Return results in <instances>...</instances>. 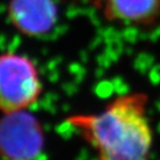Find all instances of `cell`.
Here are the masks:
<instances>
[{
    "label": "cell",
    "instance_id": "6da1fadb",
    "mask_svg": "<svg viewBox=\"0 0 160 160\" xmlns=\"http://www.w3.org/2000/svg\"><path fill=\"white\" fill-rule=\"evenodd\" d=\"M147 104L142 92L122 95L100 112L74 114L67 122L92 147L98 160H148L153 132Z\"/></svg>",
    "mask_w": 160,
    "mask_h": 160
},
{
    "label": "cell",
    "instance_id": "7a4b0ae2",
    "mask_svg": "<svg viewBox=\"0 0 160 160\" xmlns=\"http://www.w3.org/2000/svg\"><path fill=\"white\" fill-rule=\"evenodd\" d=\"M42 81L29 57L6 52L0 57V106L3 113L27 109L40 99Z\"/></svg>",
    "mask_w": 160,
    "mask_h": 160
},
{
    "label": "cell",
    "instance_id": "3957f363",
    "mask_svg": "<svg viewBox=\"0 0 160 160\" xmlns=\"http://www.w3.org/2000/svg\"><path fill=\"white\" fill-rule=\"evenodd\" d=\"M45 145L41 123L27 109L4 113L0 125V151L4 160H34Z\"/></svg>",
    "mask_w": 160,
    "mask_h": 160
},
{
    "label": "cell",
    "instance_id": "277c9868",
    "mask_svg": "<svg viewBox=\"0 0 160 160\" xmlns=\"http://www.w3.org/2000/svg\"><path fill=\"white\" fill-rule=\"evenodd\" d=\"M8 16L21 33L40 37L50 32L57 20L54 0H11Z\"/></svg>",
    "mask_w": 160,
    "mask_h": 160
},
{
    "label": "cell",
    "instance_id": "5b68a950",
    "mask_svg": "<svg viewBox=\"0 0 160 160\" xmlns=\"http://www.w3.org/2000/svg\"><path fill=\"white\" fill-rule=\"evenodd\" d=\"M108 21L150 24L160 16V0H97Z\"/></svg>",
    "mask_w": 160,
    "mask_h": 160
}]
</instances>
